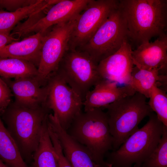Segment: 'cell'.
Returning <instances> with one entry per match:
<instances>
[{
  "mask_svg": "<svg viewBox=\"0 0 167 167\" xmlns=\"http://www.w3.org/2000/svg\"><path fill=\"white\" fill-rule=\"evenodd\" d=\"M128 40L139 46L153 37L166 34V0H120Z\"/></svg>",
  "mask_w": 167,
  "mask_h": 167,
  "instance_id": "1",
  "label": "cell"
},
{
  "mask_svg": "<svg viewBox=\"0 0 167 167\" xmlns=\"http://www.w3.org/2000/svg\"><path fill=\"white\" fill-rule=\"evenodd\" d=\"M66 131L86 148L95 167H112L104 160L106 154L113 150V139L107 114L102 108L81 111L75 117Z\"/></svg>",
  "mask_w": 167,
  "mask_h": 167,
  "instance_id": "2",
  "label": "cell"
},
{
  "mask_svg": "<svg viewBox=\"0 0 167 167\" xmlns=\"http://www.w3.org/2000/svg\"><path fill=\"white\" fill-rule=\"evenodd\" d=\"M50 110L45 105L31 107L12 101L0 116L24 160H32Z\"/></svg>",
  "mask_w": 167,
  "mask_h": 167,
  "instance_id": "3",
  "label": "cell"
},
{
  "mask_svg": "<svg viewBox=\"0 0 167 167\" xmlns=\"http://www.w3.org/2000/svg\"><path fill=\"white\" fill-rule=\"evenodd\" d=\"M142 128L139 129L117 150L105 155V162L112 167H141L156 148L162 136L164 125L152 112Z\"/></svg>",
  "mask_w": 167,
  "mask_h": 167,
  "instance_id": "4",
  "label": "cell"
},
{
  "mask_svg": "<svg viewBox=\"0 0 167 167\" xmlns=\"http://www.w3.org/2000/svg\"><path fill=\"white\" fill-rule=\"evenodd\" d=\"M147 98L135 92L108 105L107 114L110 133L113 139V150L118 149L133 133L146 117L153 112Z\"/></svg>",
  "mask_w": 167,
  "mask_h": 167,
  "instance_id": "5",
  "label": "cell"
},
{
  "mask_svg": "<svg viewBox=\"0 0 167 167\" xmlns=\"http://www.w3.org/2000/svg\"><path fill=\"white\" fill-rule=\"evenodd\" d=\"M127 40L126 23L119 5L80 51L87 53L98 63L117 52Z\"/></svg>",
  "mask_w": 167,
  "mask_h": 167,
  "instance_id": "6",
  "label": "cell"
},
{
  "mask_svg": "<svg viewBox=\"0 0 167 167\" xmlns=\"http://www.w3.org/2000/svg\"><path fill=\"white\" fill-rule=\"evenodd\" d=\"M98 64L85 52L69 49L56 71L83 101L91 88L103 79Z\"/></svg>",
  "mask_w": 167,
  "mask_h": 167,
  "instance_id": "7",
  "label": "cell"
},
{
  "mask_svg": "<svg viewBox=\"0 0 167 167\" xmlns=\"http://www.w3.org/2000/svg\"><path fill=\"white\" fill-rule=\"evenodd\" d=\"M77 19L53 26L44 35L36 76L42 86L45 85L49 75L57 70L62 58L69 50V41Z\"/></svg>",
  "mask_w": 167,
  "mask_h": 167,
  "instance_id": "8",
  "label": "cell"
},
{
  "mask_svg": "<svg viewBox=\"0 0 167 167\" xmlns=\"http://www.w3.org/2000/svg\"><path fill=\"white\" fill-rule=\"evenodd\" d=\"M47 92L45 105L54 112L66 131L75 117L81 111L83 101L56 71L45 84Z\"/></svg>",
  "mask_w": 167,
  "mask_h": 167,
  "instance_id": "9",
  "label": "cell"
},
{
  "mask_svg": "<svg viewBox=\"0 0 167 167\" xmlns=\"http://www.w3.org/2000/svg\"><path fill=\"white\" fill-rule=\"evenodd\" d=\"M119 3L118 0H90L77 19L69 41V49H76L85 45L118 7Z\"/></svg>",
  "mask_w": 167,
  "mask_h": 167,
  "instance_id": "10",
  "label": "cell"
},
{
  "mask_svg": "<svg viewBox=\"0 0 167 167\" xmlns=\"http://www.w3.org/2000/svg\"><path fill=\"white\" fill-rule=\"evenodd\" d=\"M90 0H60L48 11L46 15L26 27L20 36L31 32L45 35L49 28L61 23L76 19L87 8Z\"/></svg>",
  "mask_w": 167,
  "mask_h": 167,
  "instance_id": "11",
  "label": "cell"
},
{
  "mask_svg": "<svg viewBox=\"0 0 167 167\" xmlns=\"http://www.w3.org/2000/svg\"><path fill=\"white\" fill-rule=\"evenodd\" d=\"M132 51L127 40L117 52L99 62L97 70L101 77L118 84L129 85L134 65Z\"/></svg>",
  "mask_w": 167,
  "mask_h": 167,
  "instance_id": "12",
  "label": "cell"
},
{
  "mask_svg": "<svg viewBox=\"0 0 167 167\" xmlns=\"http://www.w3.org/2000/svg\"><path fill=\"white\" fill-rule=\"evenodd\" d=\"M132 57L135 66L147 70L159 69L161 75H167V34L154 42L141 44L132 50Z\"/></svg>",
  "mask_w": 167,
  "mask_h": 167,
  "instance_id": "13",
  "label": "cell"
},
{
  "mask_svg": "<svg viewBox=\"0 0 167 167\" xmlns=\"http://www.w3.org/2000/svg\"><path fill=\"white\" fill-rule=\"evenodd\" d=\"M2 78L10 88L16 103L31 107L45 105L47 87L42 86L36 76L14 80Z\"/></svg>",
  "mask_w": 167,
  "mask_h": 167,
  "instance_id": "14",
  "label": "cell"
},
{
  "mask_svg": "<svg viewBox=\"0 0 167 167\" xmlns=\"http://www.w3.org/2000/svg\"><path fill=\"white\" fill-rule=\"evenodd\" d=\"M48 119L59 140L65 156L72 167H95L87 149L67 133L62 127L56 116L50 113Z\"/></svg>",
  "mask_w": 167,
  "mask_h": 167,
  "instance_id": "15",
  "label": "cell"
},
{
  "mask_svg": "<svg viewBox=\"0 0 167 167\" xmlns=\"http://www.w3.org/2000/svg\"><path fill=\"white\" fill-rule=\"evenodd\" d=\"M115 82L103 79L88 91L83 101L84 111L96 108H104L108 105L136 92L129 85L118 87Z\"/></svg>",
  "mask_w": 167,
  "mask_h": 167,
  "instance_id": "16",
  "label": "cell"
},
{
  "mask_svg": "<svg viewBox=\"0 0 167 167\" xmlns=\"http://www.w3.org/2000/svg\"><path fill=\"white\" fill-rule=\"evenodd\" d=\"M44 35L39 32L20 41L8 44L0 49V58H13L27 61L37 68L40 62Z\"/></svg>",
  "mask_w": 167,
  "mask_h": 167,
  "instance_id": "17",
  "label": "cell"
},
{
  "mask_svg": "<svg viewBox=\"0 0 167 167\" xmlns=\"http://www.w3.org/2000/svg\"><path fill=\"white\" fill-rule=\"evenodd\" d=\"M166 86L167 75H161L159 69L147 70L134 66L129 84L136 92L149 98L152 89L157 84Z\"/></svg>",
  "mask_w": 167,
  "mask_h": 167,
  "instance_id": "18",
  "label": "cell"
},
{
  "mask_svg": "<svg viewBox=\"0 0 167 167\" xmlns=\"http://www.w3.org/2000/svg\"><path fill=\"white\" fill-rule=\"evenodd\" d=\"M0 159L9 167H29L0 116Z\"/></svg>",
  "mask_w": 167,
  "mask_h": 167,
  "instance_id": "19",
  "label": "cell"
},
{
  "mask_svg": "<svg viewBox=\"0 0 167 167\" xmlns=\"http://www.w3.org/2000/svg\"><path fill=\"white\" fill-rule=\"evenodd\" d=\"M48 118L45 119L38 147L32 156V167H58L56 154L49 133Z\"/></svg>",
  "mask_w": 167,
  "mask_h": 167,
  "instance_id": "20",
  "label": "cell"
},
{
  "mask_svg": "<svg viewBox=\"0 0 167 167\" xmlns=\"http://www.w3.org/2000/svg\"><path fill=\"white\" fill-rule=\"evenodd\" d=\"M37 68L24 60L13 58H0V76L11 79L36 76Z\"/></svg>",
  "mask_w": 167,
  "mask_h": 167,
  "instance_id": "21",
  "label": "cell"
},
{
  "mask_svg": "<svg viewBox=\"0 0 167 167\" xmlns=\"http://www.w3.org/2000/svg\"><path fill=\"white\" fill-rule=\"evenodd\" d=\"M44 5L42 0H39L15 11L0 10V32L10 34L20 21L40 12L44 9Z\"/></svg>",
  "mask_w": 167,
  "mask_h": 167,
  "instance_id": "22",
  "label": "cell"
},
{
  "mask_svg": "<svg viewBox=\"0 0 167 167\" xmlns=\"http://www.w3.org/2000/svg\"><path fill=\"white\" fill-rule=\"evenodd\" d=\"M166 91L156 85L152 89L148 103L159 120L167 126V95Z\"/></svg>",
  "mask_w": 167,
  "mask_h": 167,
  "instance_id": "23",
  "label": "cell"
},
{
  "mask_svg": "<svg viewBox=\"0 0 167 167\" xmlns=\"http://www.w3.org/2000/svg\"><path fill=\"white\" fill-rule=\"evenodd\" d=\"M141 167H167V126H164L158 144Z\"/></svg>",
  "mask_w": 167,
  "mask_h": 167,
  "instance_id": "24",
  "label": "cell"
},
{
  "mask_svg": "<svg viewBox=\"0 0 167 167\" xmlns=\"http://www.w3.org/2000/svg\"><path fill=\"white\" fill-rule=\"evenodd\" d=\"M12 92L6 83L0 78V116L12 102Z\"/></svg>",
  "mask_w": 167,
  "mask_h": 167,
  "instance_id": "25",
  "label": "cell"
},
{
  "mask_svg": "<svg viewBox=\"0 0 167 167\" xmlns=\"http://www.w3.org/2000/svg\"><path fill=\"white\" fill-rule=\"evenodd\" d=\"M58 162V167H72L65 156L59 141L55 134L53 132L49 133Z\"/></svg>",
  "mask_w": 167,
  "mask_h": 167,
  "instance_id": "26",
  "label": "cell"
},
{
  "mask_svg": "<svg viewBox=\"0 0 167 167\" xmlns=\"http://www.w3.org/2000/svg\"><path fill=\"white\" fill-rule=\"evenodd\" d=\"M38 0H0V7L6 8L10 12L34 4Z\"/></svg>",
  "mask_w": 167,
  "mask_h": 167,
  "instance_id": "27",
  "label": "cell"
},
{
  "mask_svg": "<svg viewBox=\"0 0 167 167\" xmlns=\"http://www.w3.org/2000/svg\"><path fill=\"white\" fill-rule=\"evenodd\" d=\"M18 40L10 33L0 32V49L13 42L18 41Z\"/></svg>",
  "mask_w": 167,
  "mask_h": 167,
  "instance_id": "28",
  "label": "cell"
},
{
  "mask_svg": "<svg viewBox=\"0 0 167 167\" xmlns=\"http://www.w3.org/2000/svg\"><path fill=\"white\" fill-rule=\"evenodd\" d=\"M0 167H9L0 159Z\"/></svg>",
  "mask_w": 167,
  "mask_h": 167,
  "instance_id": "29",
  "label": "cell"
}]
</instances>
